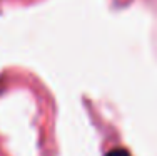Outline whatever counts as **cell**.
<instances>
[{
  "label": "cell",
  "instance_id": "cell-1",
  "mask_svg": "<svg viewBox=\"0 0 157 156\" xmlns=\"http://www.w3.org/2000/svg\"><path fill=\"white\" fill-rule=\"evenodd\" d=\"M105 156H130V154H129L127 150H124V148H115V150L109 151Z\"/></svg>",
  "mask_w": 157,
  "mask_h": 156
}]
</instances>
